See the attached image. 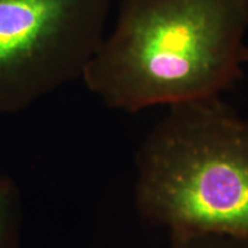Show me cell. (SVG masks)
I'll return each instance as SVG.
<instances>
[{
	"instance_id": "obj_2",
	"label": "cell",
	"mask_w": 248,
	"mask_h": 248,
	"mask_svg": "<svg viewBox=\"0 0 248 248\" xmlns=\"http://www.w3.org/2000/svg\"><path fill=\"white\" fill-rule=\"evenodd\" d=\"M169 107L138 151L140 215L173 234L248 238V120L219 97Z\"/></svg>"
},
{
	"instance_id": "obj_5",
	"label": "cell",
	"mask_w": 248,
	"mask_h": 248,
	"mask_svg": "<svg viewBox=\"0 0 248 248\" xmlns=\"http://www.w3.org/2000/svg\"><path fill=\"white\" fill-rule=\"evenodd\" d=\"M170 248H248V239L215 233L175 234Z\"/></svg>"
},
{
	"instance_id": "obj_3",
	"label": "cell",
	"mask_w": 248,
	"mask_h": 248,
	"mask_svg": "<svg viewBox=\"0 0 248 248\" xmlns=\"http://www.w3.org/2000/svg\"><path fill=\"white\" fill-rule=\"evenodd\" d=\"M109 9L110 0H0V115L82 77Z\"/></svg>"
},
{
	"instance_id": "obj_1",
	"label": "cell",
	"mask_w": 248,
	"mask_h": 248,
	"mask_svg": "<svg viewBox=\"0 0 248 248\" xmlns=\"http://www.w3.org/2000/svg\"><path fill=\"white\" fill-rule=\"evenodd\" d=\"M248 0H121L80 78L108 107L217 98L243 76Z\"/></svg>"
},
{
	"instance_id": "obj_4",
	"label": "cell",
	"mask_w": 248,
	"mask_h": 248,
	"mask_svg": "<svg viewBox=\"0 0 248 248\" xmlns=\"http://www.w3.org/2000/svg\"><path fill=\"white\" fill-rule=\"evenodd\" d=\"M22 226V202L18 187L0 176V248H18Z\"/></svg>"
}]
</instances>
